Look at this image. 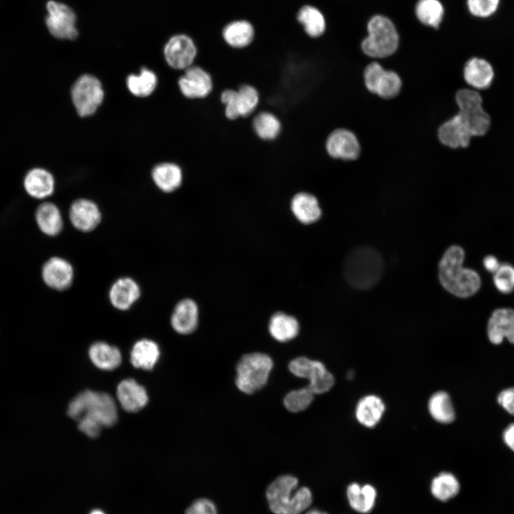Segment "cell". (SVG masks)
<instances>
[{
	"mask_svg": "<svg viewBox=\"0 0 514 514\" xmlns=\"http://www.w3.org/2000/svg\"><path fill=\"white\" fill-rule=\"evenodd\" d=\"M68 415L78 422V428L88 436H96L103 427L114 425L118 418L114 398L108 393L86 390L69 403Z\"/></svg>",
	"mask_w": 514,
	"mask_h": 514,
	"instance_id": "1",
	"label": "cell"
},
{
	"mask_svg": "<svg viewBox=\"0 0 514 514\" xmlns=\"http://www.w3.org/2000/svg\"><path fill=\"white\" fill-rule=\"evenodd\" d=\"M465 251L459 246H450L443 253L438 265V277L442 286L459 298L475 294L481 286L478 273L463 267Z\"/></svg>",
	"mask_w": 514,
	"mask_h": 514,
	"instance_id": "2",
	"label": "cell"
},
{
	"mask_svg": "<svg viewBox=\"0 0 514 514\" xmlns=\"http://www.w3.org/2000/svg\"><path fill=\"white\" fill-rule=\"evenodd\" d=\"M383 258L374 248L363 246L351 250L343 264V276L348 284L357 290H367L381 278Z\"/></svg>",
	"mask_w": 514,
	"mask_h": 514,
	"instance_id": "3",
	"label": "cell"
},
{
	"mask_svg": "<svg viewBox=\"0 0 514 514\" xmlns=\"http://www.w3.org/2000/svg\"><path fill=\"white\" fill-rule=\"evenodd\" d=\"M298 479L290 475H281L266 490L270 509L275 514H301L311 505V490L298 488Z\"/></svg>",
	"mask_w": 514,
	"mask_h": 514,
	"instance_id": "4",
	"label": "cell"
},
{
	"mask_svg": "<svg viewBox=\"0 0 514 514\" xmlns=\"http://www.w3.org/2000/svg\"><path fill=\"white\" fill-rule=\"evenodd\" d=\"M367 36L361 43L363 54L371 59L393 56L400 46V36L394 23L387 16L376 14L367 23Z\"/></svg>",
	"mask_w": 514,
	"mask_h": 514,
	"instance_id": "5",
	"label": "cell"
},
{
	"mask_svg": "<svg viewBox=\"0 0 514 514\" xmlns=\"http://www.w3.org/2000/svg\"><path fill=\"white\" fill-rule=\"evenodd\" d=\"M225 118L231 121L250 119L260 108L261 96L254 85L243 83L218 92Z\"/></svg>",
	"mask_w": 514,
	"mask_h": 514,
	"instance_id": "6",
	"label": "cell"
},
{
	"mask_svg": "<svg viewBox=\"0 0 514 514\" xmlns=\"http://www.w3.org/2000/svg\"><path fill=\"white\" fill-rule=\"evenodd\" d=\"M273 367V360L266 353L256 352L242 356L236 366L237 388L246 394L261 390L267 383Z\"/></svg>",
	"mask_w": 514,
	"mask_h": 514,
	"instance_id": "7",
	"label": "cell"
},
{
	"mask_svg": "<svg viewBox=\"0 0 514 514\" xmlns=\"http://www.w3.org/2000/svg\"><path fill=\"white\" fill-rule=\"evenodd\" d=\"M362 76L366 90L382 100L397 98L403 89V79L399 73L385 68L377 61L366 65Z\"/></svg>",
	"mask_w": 514,
	"mask_h": 514,
	"instance_id": "8",
	"label": "cell"
},
{
	"mask_svg": "<svg viewBox=\"0 0 514 514\" xmlns=\"http://www.w3.org/2000/svg\"><path fill=\"white\" fill-rule=\"evenodd\" d=\"M457 113L469 128L473 136H484L491 124L489 114L484 110L483 99L475 89L463 88L454 96Z\"/></svg>",
	"mask_w": 514,
	"mask_h": 514,
	"instance_id": "9",
	"label": "cell"
},
{
	"mask_svg": "<svg viewBox=\"0 0 514 514\" xmlns=\"http://www.w3.org/2000/svg\"><path fill=\"white\" fill-rule=\"evenodd\" d=\"M73 104L81 117L93 115L104 99L103 86L96 76L83 74L74 82L71 90Z\"/></svg>",
	"mask_w": 514,
	"mask_h": 514,
	"instance_id": "10",
	"label": "cell"
},
{
	"mask_svg": "<svg viewBox=\"0 0 514 514\" xmlns=\"http://www.w3.org/2000/svg\"><path fill=\"white\" fill-rule=\"evenodd\" d=\"M181 94L191 101H203L209 98L215 91V81L211 73L204 66L193 65L178 79Z\"/></svg>",
	"mask_w": 514,
	"mask_h": 514,
	"instance_id": "11",
	"label": "cell"
},
{
	"mask_svg": "<svg viewBox=\"0 0 514 514\" xmlns=\"http://www.w3.org/2000/svg\"><path fill=\"white\" fill-rule=\"evenodd\" d=\"M324 149L327 156L335 161L351 162L358 160L362 147L356 133L346 127L331 130L326 137Z\"/></svg>",
	"mask_w": 514,
	"mask_h": 514,
	"instance_id": "12",
	"label": "cell"
},
{
	"mask_svg": "<svg viewBox=\"0 0 514 514\" xmlns=\"http://www.w3.org/2000/svg\"><path fill=\"white\" fill-rule=\"evenodd\" d=\"M46 24L51 34L61 39H74L78 36L76 15L68 6L55 1L46 4Z\"/></svg>",
	"mask_w": 514,
	"mask_h": 514,
	"instance_id": "13",
	"label": "cell"
},
{
	"mask_svg": "<svg viewBox=\"0 0 514 514\" xmlns=\"http://www.w3.org/2000/svg\"><path fill=\"white\" fill-rule=\"evenodd\" d=\"M163 54L171 68L183 71L194 65L198 49L191 37L186 34H177L167 41Z\"/></svg>",
	"mask_w": 514,
	"mask_h": 514,
	"instance_id": "14",
	"label": "cell"
},
{
	"mask_svg": "<svg viewBox=\"0 0 514 514\" xmlns=\"http://www.w3.org/2000/svg\"><path fill=\"white\" fill-rule=\"evenodd\" d=\"M288 369L295 376L308 380V388L313 391L326 387L333 376L322 362L304 356L291 360Z\"/></svg>",
	"mask_w": 514,
	"mask_h": 514,
	"instance_id": "15",
	"label": "cell"
},
{
	"mask_svg": "<svg viewBox=\"0 0 514 514\" xmlns=\"http://www.w3.org/2000/svg\"><path fill=\"white\" fill-rule=\"evenodd\" d=\"M436 136L440 145L451 149L467 148L473 137L469 128L458 113L438 126Z\"/></svg>",
	"mask_w": 514,
	"mask_h": 514,
	"instance_id": "16",
	"label": "cell"
},
{
	"mask_svg": "<svg viewBox=\"0 0 514 514\" xmlns=\"http://www.w3.org/2000/svg\"><path fill=\"white\" fill-rule=\"evenodd\" d=\"M44 283L59 291L68 289L73 283L74 270L71 263L59 256H52L44 262L41 271Z\"/></svg>",
	"mask_w": 514,
	"mask_h": 514,
	"instance_id": "17",
	"label": "cell"
},
{
	"mask_svg": "<svg viewBox=\"0 0 514 514\" xmlns=\"http://www.w3.org/2000/svg\"><path fill=\"white\" fill-rule=\"evenodd\" d=\"M69 217L75 228L82 232H90L101 223L102 215L99 206L94 201L81 198L70 205Z\"/></svg>",
	"mask_w": 514,
	"mask_h": 514,
	"instance_id": "18",
	"label": "cell"
},
{
	"mask_svg": "<svg viewBox=\"0 0 514 514\" xmlns=\"http://www.w3.org/2000/svg\"><path fill=\"white\" fill-rule=\"evenodd\" d=\"M251 128L256 137L263 142H273L281 136L283 124L281 118L273 111L258 109L250 118Z\"/></svg>",
	"mask_w": 514,
	"mask_h": 514,
	"instance_id": "19",
	"label": "cell"
},
{
	"mask_svg": "<svg viewBox=\"0 0 514 514\" xmlns=\"http://www.w3.org/2000/svg\"><path fill=\"white\" fill-rule=\"evenodd\" d=\"M141 293L138 283L131 277L124 276L112 283L109 291V298L115 308L126 311L138 300Z\"/></svg>",
	"mask_w": 514,
	"mask_h": 514,
	"instance_id": "20",
	"label": "cell"
},
{
	"mask_svg": "<svg viewBox=\"0 0 514 514\" xmlns=\"http://www.w3.org/2000/svg\"><path fill=\"white\" fill-rule=\"evenodd\" d=\"M487 333L490 341L498 345L507 338L514 344V309L498 308L488 321Z\"/></svg>",
	"mask_w": 514,
	"mask_h": 514,
	"instance_id": "21",
	"label": "cell"
},
{
	"mask_svg": "<svg viewBox=\"0 0 514 514\" xmlns=\"http://www.w3.org/2000/svg\"><path fill=\"white\" fill-rule=\"evenodd\" d=\"M198 318L199 310L196 302L186 298L176 304L171 316V324L178 333L188 335L196 329Z\"/></svg>",
	"mask_w": 514,
	"mask_h": 514,
	"instance_id": "22",
	"label": "cell"
},
{
	"mask_svg": "<svg viewBox=\"0 0 514 514\" xmlns=\"http://www.w3.org/2000/svg\"><path fill=\"white\" fill-rule=\"evenodd\" d=\"M290 208L296 218L303 224L316 222L322 213L318 198L306 191H299L293 195Z\"/></svg>",
	"mask_w": 514,
	"mask_h": 514,
	"instance_id": "23",
	"label": "cell"
},
{
	"mask_svg": "<svg viewBox=\"0 0 514 514\" xmlns=\"http://www.w3.org/2000/svg\"><path fill=\"white\" fill-rule=\"evenodd\" d=\"M116 397L121 408L129 413L141 410L148 401L146 389L131 378L123 380L119 383Z\"/></svg>",
	"mask_w": 514,
	"mask_h": 514,
	"instance_id": "24",
	"label": "cell"
},
{
	"mask_svg": "<svg viewBox=\"0 0 514 514\" xmlns=\"http://www.w3.org/2000/svg\"><path fill=\"white\" fill-rule=\"evenodd\" d=\"M463 76L465 83L473 89L483 90L491 85L494 78V71L487 60L473 57L465 62Z\"/></svg>",
	"mask_w": 514,
	"mask_h": 514,
	"instance_id": "25",
	"label": "cell"
},
{
	"mask_svg": "<svg viewBox=\"0 0 514 514\" xmlns=\"http://www.w3.org/2000/svg\"><path fill=\"white\" fill-rule=\"evenodd\" d=\"M23 184L27 194L36 199L49 197L55 189V180L51 173L39 167L31 168L26 173Z\"/></svg>",
	"mask_w": 514,
	"mask_h": 514,
	"instance_id": "26",
	"label": "cell"
},
{
	"mask_svg": "<svg viewBox=\"0 0 514 514\" xmlns=\"http://www.w3.org/2000/svg\"><path fill=\"white\" fill-rule=\"evenodd\" d=\"M151 178L161 191L171 193L181 186L183 181V171L176 163L163 162L153 168Z\"/></svg>",
	"mask_w": 514,
	"mask_h": 514,
	"instance_id": "27",
	"label": "cell"
},
{
	"mask_svg": "<svg viewBox=\"0 0 514 514\" xmlns=\"http://www.w3.org/2000/svg\"><path fill=\"white\" fill-rule=\"evenodd\" d=\"M35 221L39 230L49 236L59 235L64 228V220L59 207L50 201L40 203L35 211Z\"/></svg>",
	"mask_w": 514,
	"mask_h": 514,
	"instance_id": "28",
	"label": "cell"
},
{
	"mask_svg": "<svg viewBox=\"0 0 514 514\" xmlns=\"http://www.w3.org/2000/svg\"><path fill=\"white\" fill-rule=\"evenodd\" d=\"M255 31L246 20H236L226 24L222 31L225 43L233 49H244L253 41Z\"/></svg>",
	"mask_w": 514,
	"mask_h": 514,
	"instance_id": "29",
	"label": "cell"
},
{
	"mask_svg": "<svg viewBox=\"0 0 514 514\" xmlns=\"http://www.w3.org/2000/svg\"><path fill=\"white\" fill-rule=\"evenodd\" d=\"M385 412V404L376 395H367L359 400L355 415L357 420L367 428L375 427L381 420Z\"/></svg>",
	"mask_w": 514,
	"mask_h": 514,
	"instance_id": "30",
	"label": "cell"
},
{
	"mask_svg": "<svg viewBox=\"0 0 514 514\" xmlns=\"http://www.w3.org/2000/svg\"><path fill=\"white\" fill-rule=\"evenodd\" d=\"M346 496L351 508L360 513H369L375 506L377 498L376 488L370 484H349Z\"/></svg>",
	"mask_w": 514,
	"mask_h": 514,
	"instance_id": "31",
	"label": "cell"
},
{
	"mask_svg": "<svg viewBox=\"0 0 514 514\" xmlns=\"http://www.w3.org/2000/svg\"><path fill=\"white\" fill-rule=\"evenodd\" d=\"M300 330L298 320L293 316L278 311L274 313L268 322V331L276 341L281 343L295 338Z\"/></svg>",
	"mask_w": 514,
	"mask_h": 514,
	"instance_id": "32",
	"label": "cell"
},
{
	"mask_svg": "<svg viewBox=\"0 0 514 514\" xmlns=\"http://www.w3.org/2000/svg\"><path fill=\"white\" fill-rule=\"evenodd\" d=\"M89 356L93 364L104 371H113L121 363V354L115 346L105 342L93 343L89 350Z\"/></svg>",
	"mask_w": 514,
	"mask_h": 514,
	"instance_id": "33",
	"label": "cell"
},
{
	"mask_svg": "<svg viewBox=\"0 0 514 514\" xmlns=\"http://www.w3.org/2000/svg\"><path fill=\"white\" fill-rule=\"evenodd\" d=\"M160 356L159 347L149 339L138 341L131 352V363L136 368L152 370Z\"/></svg>",
	"mask_w": 514,
	"mask_h": 514,
	"instance_id": "34",
	"label": "cell"
},
{
	"mask_svg": "<svg viewBox=\"0 0 514 514\" xmlns=\"http://www.w3.org/2000/svg\"><path fill=\"white\" fill-rule=\"evenodd\" d=\"M297 21L311 38H318L326 31V22L323 13L316 6H303L296 15Z\"/></svg>",
	"mask_w": 514,
	"mask_h": 514,
	"instance_id": "35",
	"label": "cell"
},
{
	"mask_svg": "<svg viewBox=\"0 0 514 514\" xmlns=\"http://www.w3.org/2000/svg\"><path fill=\"white\" fill-rule=\"evenodd\" d=\"M158 79L149 69L142 68L138 74H130L126 78V86L133 96L147 97L156 89Z\"/></svg>",
	"mask_w": 514,
	"mask_h": 514,
	"instance_id": "36",
	"label": "cell"
},
{
	"mask_svg": "<svg viewBox=\"0 0 514 514\" xmlns=\"http://www.w3.org/2000/svg\"><path fill=\"white\" fill-rule=\"evenodd\" d=\"M428 411L438 423H450L455 417V410L449 395L444 391L433 393L428 400Z\"/></svg>",
	"mask_w": 514,
	"mask_h": 514,
	"instance_id": "37",
	"label": "cell"
},
{
	"mask_svg": "<svg viewBox=\"0 0 514 514\" xmlns=\"http://www.w3.org/2000/svg\"><path fill=\"white\" fill-rule=\"evenodd\" d=\"M445 9L439 0H418L415 6V14L423 24L437 29L444 16Z\"/></svg>",
	"mask_w": 514,
	"mask_h": 514,
	"instance_id": "38",
	"label": "cell"
},
{
	"mask_svg": "<svg viewBox=\"0 0 514 514\" xmlns=\"http://www.w3.org/2000/svg\"><path fill=\"white\" fill-rule=\"evenodd\" d=\"M460 490L457 478L448 472H442L434 477L430 483V492L438 500L446 502L455 497Z\"/></svg>",
	"mask_w": 514,
	"mask_h": 514,
	"instance_id": "39",
	"label": "cell"
},
{
	"mask_svg": "<svg viewBox=\"0 0 514 514\" xmlns=\"http://www.w3.org/2000/svg\"><path fill=\"white\" fill-rule=\"evenodd\" d=\"M314 393L308 387L291 390L286 394L283 402L290 412L298 413L309 407L314 398Z\"/></svg>",
	"mask_w": 514,
	"mask_h": 514,
	"instance_id": "40",
	"label": "cell"
},
{
	"mask_svg": "<svg viewBox=\"0 0 514 514\" xmlns=\"http://www.w3.org/2000/svg\"><path fill=\"white\" fill-rule=\"evenodd\" d=\"M493 283L502 293L508 294L514 291V266L508 263H501L493 273Z\"/></svg>",
	"mask_w": 514,
	"mask_h": 514,
	"instance_id": "41",
	"label": "cell"
},
{
	"mask_svg": "<svg viewBox=\"0 0 514 514\" xmlns=\"http://www.w3.org/2000/svg\"><path fill=\"white\" fill-rule=\"evenodd\" d=\"M469 12L475 17L487 18L496 12L500 0H466Z\"/></svg>",
	"mask_w": 514,
	"mask_h": 514,
	"instance_id": "42",
	"label": "cell"
},
{
	"mask_svg": "<svg viewBox=\"0 0 514 514\" xmlns=\"http://www.w3.org/2000/svg\"><path fill=\"white\" fill-rule=\"evenodd\" d=\"M185 514H217L214 503L206 498L196 500L186 509Z\"/></svg>",
	"mask_w": 514,
	"mask_h": 514,
	"instance_id": "43",
	"label": "cell"
},
{
	"mask_svg": "<svg viewBox=\"0 0 514 514\" xmlns=\"http://www.w3.org/2000/svg\"><path fill=\"white\" fill-rule=\"evenodd\" d=\"M498 403L509 413L514 415V388H507L498 395Z\"/></svg>",
	"mask_w": 514,
	"mask_h": 514,
	"instance_id": "44",
	"label": "cell"
},
{
	"mask_svg": "<svg viewBox=\"0 0 514 514\" xmlns=\"http://www.w3.org/2000/svg\"><path fill=\"white\" fill-rule=\"evenodd\" d=\"M485 268L490 273H494L500 266L498 258L492 255L486 256L483 261Z\"/></svg>",
	"mask_w": 514,
	"mask_h": 514,
	"instance_id": "45",
	"label": "cell"
},
{
	"mask_svg": "<svg viewBox=\"0 0 514 514\" xmlns=\"http://www.w3.org/2000/svg\"><path fill=\"white\" fill-rule=\"evenodd\" d=\"M503 440L514 451V423L510 424L503 432Z\"/></svg>",
	"mask_w": 514,
	"mask_h": 514,
	"instance_id": "46",
	"label": "cell"
},
{
	"mask_svg": "<svg viewBox=\"0 0 514 514\" xmlns=\"http://www.w3.org/2000/svg\"><path fill=\"white\" fill-rule=\"evenodd\" d=\"M306 514H328L326 512L319 510L318 509H311L306 513Z\"/></svg>",
	"mask_w": 514,
	"mask_h": 514,
	"instance_id": "47",
	"label": "cell"
},
{
	"mask_svg": "<svg viewBox=\"0 0 514 514\" xmlns=\"http://www.w3.org/2000/svg\"><path fill=\"white\" fill-rule=\"evenodd\" d=\"M90 514H104V513L100 510H94L91 512Z\"/></svg>",
	"mask_w": 514,
	"mask_h": 514,
	"instance_id": "48",
	"label": "cell"
}]
</instances>
